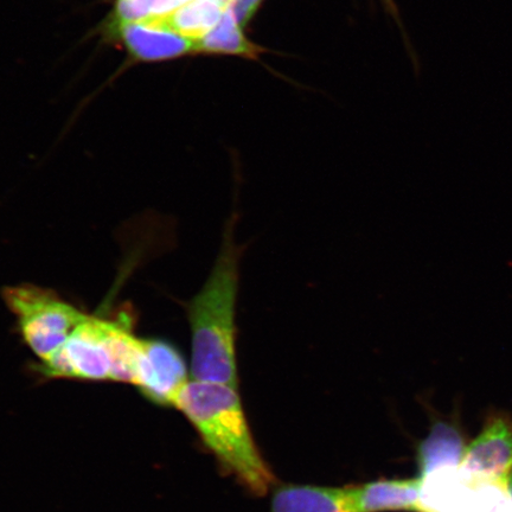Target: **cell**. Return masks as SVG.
Segmentation results:
<instances>
[{
    "label": "cell",
    "instance_id": "1",
    "mask_svg": "<svg viewBox=\"0 0 512 512\" xmlns=\"http://www.w3.org/2000/svg\"><path fill=\"white\" fill-rule=\"evenodd\" d=\"M239 210L224 226L219 254L200 292L185 304L191 334V380L238 388V299L246 243L235 239Z\"/></svg>",
    "mask_w": 512,
    "mask_h": 512
},
{
    "label": "cell",
    "instance_id": "2",
    "mask_svg": "<svg viewBox=\"0 0 512 512\" xmlns=\"http://www.w3.org/2000/svg\"><path fill=\"white\" fill-rule=\"evenodd\" d=\"M174 407L187 416L222 466L253 494H267L275 478L254 443L235 387L191 380Z\"/></svg>",
    "mask_w": 512,
    "mask_h": 512
},
{
    "label": "cell",
    "instance_id": "3",
    "mask_svg": "<svg viewBox=\"0 0 512 512\" xmlns=\"http://www.w3.org/2000/svg\"><path fill=\"white\" fill-rule=\"evenodd\" d=\"M2 297L16 317L23 341L41 361L59 350L88 317L49 288L9 286Z\"/></svg>",
    "mask_w": 512,
    "mask_h": 512
},
{
    "label": "cell",
    "instance_id": "4",
    "mask_svg": "<svg viewBox=\"0 0 512 512\" xmlns=\"http://www.w3.org/2000/svg\"><path fill=\"white\" fill-rule=\"evenodd\" d=\"M421 478L420 512H495L508 501L507 485L441 469Z\"/></svg>",
    "mask_w": 512,
    "mask_h": 512
},
{
    "label": "cell",
    "instance_id": "5",
    "mask_svg": "<svg viewBox=\"0 0 512 512\" xmlns=\"http://www.w3.org/2000/svg\"><path fill=\"white\" fill-rule=\"evenodd\" d=\"M49 379L111 380V360L105 344V316L88 315L62 347L42 361Z\"/></svg>",
    "mask_w": 512,
    "mask_h": 512
},
{
    "label": "cell",
    "instance_id": "6",
    "mask_svg": "<svg viewBox=\"0 0 512 512\" xmlns=\"http://www.w3.org/2000/svg\"><path fill=\"white\" fill-rule=\"evenodd\" d=\"M459 471L479 480L512 485V422L491 419L478 438L466 448Z\"/></svg>",
    "mask_w": 512,
    "mask_h": 512
},
{
    "label": "cell",
    "instance_id": "7",
    "mask_svg": "<svg viewBox=\"0 0 512 512\" xmlns=\"http://www.w3.org/2000/svg\"><path fill=\"white\" fill-rule=\"evenodd\" d=\"M188 382L187 363L174 344L163 339H144L137 387L147 399L174 407L179 393Z\"/></svg>",
    "mask_w": 512,
    "mask_h": 512
},
{
    "label": "cell",
    "instance_id": "8",
    "mask_svg": "<svg viewBox=\"0 0 512 512\" xmlns=\"http://www.w3.org/2000/svg\"><path fill=\"white\" fill-rule=\"evenodd\" d=\"M421 478L377 480L361 486H349L350 512H386L418 510Z\"/></svg>",
    "mask_w": 512,
    "mask_h": 512
},
{
    "label": "cell",
    "instance_id": "9",
    "mask_svg": "<svg viewBox=\"0 0 512 512\" xmlns=\"http://www.w3.org/2000/svg\"><path fill=\"white\" fill-rule=\"evenodd\" d=\"M119 29L126 47L142 60L172 59L197 50L195 41L155 24L121 23Z\"/></svg>",
    "mask_w": 512,
    "mask_h": 512
},
{
    "label": "cell",
    "instance_id": "10",
    "mask_svg": "<svg viewBox=\"0 0 512 512\" xmlns=\"http://www.w3.org/2000/svg\"><path fill=\"white\" fill-rule=\"evenodd\" d=\"M271 512H350L348 488L283 485L274 492Z\"/></svg>",
    "mask_w": 512,
    "mask_h": 512
},
{
    "label": "cell",
    "instance_id": "11",
    "mask_svg": "<svg viewBox=\"0 0 512 512\" xmlns=\"http://www.w3.org/2000/svg\"><path fill=\"white\" fill-rule=\"evenodd\" d=\"M229 5L230 0H191L168 16L144 22L174 31L197 43L216 27Z\"/></svg>",
    "mask_w": 512,
    "mask_h": 512
},
{
    "label": "cell",
    "instance_id": "12",
    "mask_svg": "<svg viewBox=\"0 0 512 512\" xmlns=\"http://www.w3.org/2000/svg\"><path fill=\"white\" fill-rule=\"evenodd\" d=\"M466 448L457 428L437 424L419 447L418 463L421 477L441 469H454L463 462Z\"/></svg>",
    "mask_w": 512,
    "mask_h": 512
},
{
    "label": "cell",
    "instance_id": "13",
    "mask_svg": "<svg viewBox=\"0 0 512 512\" xmlns=\"http://www.w3.org/2000/svg\"><path fill=\"white\" fill-rule=\"evenodd\" d=\"M197 50L207 51V53L246 56L249 59H256L262 51L243 35L241 25L236 21L230 9L224 12L216 27L197 42Z\"/></svg>",
    "mask_w": 512,
    "mask_h": 512
},
{
    "label": "cell",
    "instance_id": "14",
    "mask_svg": "<svg viewBox=\"0 0 512 512\" xmlns=\"http://www.w3.org/2000/svg\"><path fill=\"white\" fill-rule=\"evenodd\" d=\"M189 2L191 0H119L117 15L120 24L150 21L168 16Z\"/></svg>",
    "mask_w": 512,
    "mask_h": 512
},
{
    "label": "cell",
    "instance_id": "15",
    "mask_svg": "<svg viewBox=\"0 0 512 512\" xmlns=\"http://www.w3.org/2000/svg\"><path fill=\"white\" fill-rule=\"evenodd\" d=\"M262 0H230L229 9L241 27L251 21Z\"/></svg>",
    "mask_w": 512,
    "mask_h": 512
},
{
    "label": "cell",
    "instance_id": "16",
    "mask_svg": "<svg viewBox=\"0 0 512 512\" xmlns=\"http://www.w3.org/2000/svg\"><path fill=\"white\" fill-rule=\"evenodd\" d=\"M496 512H512V499H508Z\"/></svg>",
    "mask_w": 512,
    "mask_h": 512
},
{
    "label": "cell",
    "instance_id": "17",
    "mask_svg": "<svg viewBox=\"0 0 512 512\" xmlns=\"http://www.w3.org/2000/svg\"><path fill=\"white\" fill-rule=\"evenodd\" d=\"M496 512V511H495Z\"/></svg>",
    "mask_w": 512,
    "mask_h": 512
}]
</instances>
